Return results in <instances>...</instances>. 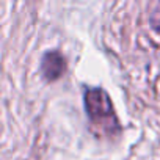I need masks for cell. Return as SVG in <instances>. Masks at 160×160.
<instances>
[{
	"label": "cell",
	"mask_w": 160,
	"mask_h": 160,
	"mask_svg": "<svg viewBox=\"0 0 160 160\" xmlns=\"http://www.w3.org/2000/svg\"><path fill=\"white\" fill-rule=\"evenodd\" d=\"M66 71V58L58 50H47L41 58V74L47 82L58 80Z\"/></svg>",
	"instance_id": "2"
},
{
	"label": "cell",
	"mask_w": 160,
	"mask_h": 160,
	"mask_svg": "<svg viewBox=\"0 0 160 160\" xmlns=\"http://www.w3.org/2000/svg\"><path fill=\"white\" fill-rule=\"evenodd\" d=\"M149 22H151V27L157 32H160V2L155 3L151 10V16H149Z\"/></svg>",
	"instance_id": "3"
},
{
	"label": "cell",
	"mask_w": 160,
	"mask_h": 160,
	"mask_svg": "<svg viewBox=\"0 0 160 160\" xmlns=\"http://www.w3.org/2000/svg\"><path fill=\"white\" fill-rule=\"evenodd\" d=\"M83 104L88 119L107 135H116L121 127L108 93L101 87H90L83 93Z\"/></svg>",
	"instance_id": "1"
}]
</instances>
